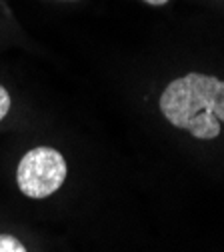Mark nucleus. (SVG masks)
<instances>
[{"instance_id": "1", "label": "nucleus", "mask_w": 224, "mask_h": 252, "mask_svg": "<svg viewBox=\"0 0 224 252\" xmlns=\"http://www.w3.org/2000/svg\"><path fill=\"white\" fill-rule=\"evenodd\" d=\"M160 110L176 128L212 140L220 134V120L224 122V80L200 72L176 78L160 96Z\"/></svg>"}, {"instance_id": "2", "label": "nucleus", "mask_w": 224, "mask_h": 252, "mask_svg": "<svg viewBox=\"0 0 224 252\" xmlns=\"http://www.w3.org/2000/svg\"><path fill=\"white\" fill-rule=\"evenodd\" d=\"M66 172V160L58 150L50 146H38L22 156L16 170V182L24 196L46 198L64 184Z\"/></svg>"}, {"instance_id": "3", "label": "nucleus", "mask_w": 224, "mask_h": 252, "mask_svg": "<svg viewBox=\"0 0 224 252\" xmlns=\"http://www.w3.org/2000/svg\"><path fill=\"white\" fill-rule=\"evenodd\" d=\"M0 252H26V248L16 236L0 234Z\"/></svg>"}, {"instance_id": "4", "label": "nucleus", "mask_w": 224, "mask_h": 252, "mask_svg": "<svg viewBox=\"0 0 224 252\" xmlns=\"http://www.w3.org/2000/svg\"><path fill=\"white\" fill-rule=\"evenodd\" d=\"M10 110V94L4 86H0V120H2Z\"/></svg>"}, {"instance_id": "5", "label": "nucleus", "mask_w": 224, "mask_h": 252, "mask_svg": "<svg viewBox=\"0 0 224 252\" xmlns=\"http://www.w3.org/2000/svg\"><path fill=\"white\" fill-rule=\"evenodd\" d=\"M142 2H146V4H152V6H164L168 0H142Z\"/></svg>"}]
</instances>
